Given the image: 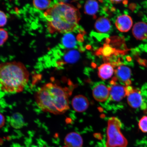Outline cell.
Wrapping results in <instances>:
<instances>
[{
  "instance_id": "1",
  "label": "cell",
  "mask_w": 147,
  "mask_h": 147,
  "mask_svg": "<svg viewBox=\"0 0 147 147\" xmlns=\"http://www.w3.org/2000/svg\"><path fill=\"white\" fill-rule=\"evenodd\" d=\"M44 15L47 20L48 30L51 34L73 32L79 28L80 14L78 9L63 1L49 7Z\"/></svg>"
},
{
  "instance_id": "2",
  "label": "cell",
  "mask_w": 147,
  "mask_h": 147,
  "mask_svg": "<svg viewBox=\"0 0 147 147\" xmlns=\"http://www.w3.org/2000/svg\"><path fill=\"white\" fill-rule=\"evenodd\" d=\"M71 93L67 87L49 83L38 90L35 98L37 104L42 111L60 115L69 109V97Z\"/></svg>"
},
{
  "instance_id": "3",
  "label": "cell",
  "mask_w": 147,
  "mask_h": 147,
  "mask_svg": "<svg viewBox=\"0 0 147 147\" xmlns=\"http://www.w3.org/2000/svg\"><path fill=\"white\" fill-rule=\"evenodd\" d=\"M29 74L23 64L12 61L0 64V89L5 92L20 93L28 83Z\"/></svg>"
},
{
  "instance_id": "4",
  "label": "cell",
  "mask_w": 147,
  "mask_h": 147,
  "mask_svg": "<svg viewBox=\"0 0 147 147\" xmlns=\"http://www.w3.org/2000/svg\"><path fill=\"white\" fill-rule=\"evenodd\" d=\"M122 122L117 117H110L108 119L106 147H127V140L121 131Z\"/></svg>"
},
{
  "instance_id": "5",
  "label": "cell",
  "mask_w": 147,
  "mask_h": 147,
  "mask_svg": "<svg viewBox=\"0 0 147 147\" xmlns=\"http://www.w3.org/2000/svg\"><path fill=\"white\" fill-rule=\"evenodd\" d=\"M126 90L129 105L134 109L142 107L143 99L140 91L131 85L126 86Z\"/></svg>"
},
{
  "instance_id": "6",
  "label": "cell",
  "mask_w": 147,
  "mask_h": 147,
  "mask_svg": "<svg viewBox=\"0 0 147 147\" xmlns=\"http://www.w3.org/2000/svg\"><path fill=\"white\" fill-rule=\"evenodd\" d=\"M117 80L113 78L110 82V100L113 102H118L126 96V86L117 83Z\"/></svg>"
},
{
  "instance_id": "7",
  "label": "cell",
  "mask_w": 147,
  "mask_h": 147,
  "mask_svg": "<svg viewBox=\"0 0 147 147\" xmlns=\"http://www.w3.org/2000/svg\"><path fill=\"white\" fill-rule=\"evenodd\" d=\"M73 32L65 33L61 40L62 46L64 49H76L79 48V44L83 40L82 33L77 35Z\"/></svg>"
},
{
  "instance_id": "8",
  "label": "cell",
  "mask_w": 147,
  "mask_h": 147,
  "mask_svg": "<svg viewBox=\"0 0 147 147\" xmlns=\"http://www.w3.org/2000/svg\"><path fill=\"white\" fill-rule=\"evenodd\" d=\"M115 78L117 80L123 83L126 86L131 85V71L129 67L123 64L119 65L115 69Z\"/></svg>"
},
{
  "instance_id": "9",
  "label": "cell",
  "mask_w": 147,
  "mask_h": 147,
  "mask_svg": "<svg viewBox=\"0 0 147 147\" xmlns=\"http://www.w3.org/2000/svg\"><path fill=\"white\" fill-rule=\"evenodd\" d=\"M92 94L95 100L100 102H105L109 97V87L104 84L100 83L94 86Z\"/></svg>"
},
{
  "instance_id": "10",
  "label": "cell",
  "mask_w": 147,
  "mask_h": 147,
  "mask_svg": "<svg viewBox=\"0 0 147 147\" xmlns=\"http://www.w3.org/2000/svg\"><path fill=\"white\" fill-rule=\"evenodd\" d=\"M115 24L117 29L120 32H126L131 28L133 25V21L130 16L123 14L117 18Z\"/></svg>"
},
{
  "instance_id": "11",
  "label": "cell",
  "mask_w": 147,
  "mask_h": 147,
  "mask_svg": "<svg viewBox=\"0 0 147 147\" xmlns=\"http://www.w3.org/2000/svg\"><path fill=\"white\" fill-rule=\"evenodd\" d=\"M64 143L65 147H82L83 140L80 134L72 132L66 135Z\"/></svg>"
},
{
  "instance_id": "12",
  "label": "cell",
  "mask_w": 147,
  "mask_h": 147,
  "mask_svg": "<svg viewBox=\"0 0 147 147\" xmlns=\"http://www.w3.org/2000/svg\"><path fill=\"white\" fill-rule=\"evenodd\" d=\"M72 107L75 111L82 113L87 110L89 105V102L87 97L82 95L75 96L71 102Z\"/></svg>"
},
{
  "instance_id": "13",
  "label": "cell",
  "mask_w": 147,
  "mask_h": 147,
  "mask_svg": "<svg viewBox=\"0 0 147 147\" xmlns=\"http://www.w3.org/2000/svg\"><path fill=\"white\" fill-rule=\"evenodd\" d=\"M132 33L134 37L138 40L146 39L147 38V24L142 22L136 23L133 27Z\"/></svg>"
},
{
  "instance_id": "14",
  "label": "cell",
  "mask_w": 147,
  "mask_h": 147,
  "mask_svg": "<svg viewBox=\"0 0 147 147\" xmlns=\"http://www.w3.org/2000/svg\"><path fill=\"white\" fill-rule=\"evenodd\" d=\"M114 66L110 63L102 64L98 67V76L103 80L111 78L115 72Z\"/></svg>"
},
{
  "instance_id": "15",
  "label": "cell",
  "mask_w": 147,
  "mask_h": 147,
  "mask_svg": "<svg viewBox=\"0 0 147 147\" xmlns=\"http://www.w3.org/2000/svg\"><path fill=\"white\" fill-rule=\"evenodd\" d=\"M95 28L99 33L102 34L108 33L111 30V24L108 18L102 16L96 20Z\"/></svg>"
},
{
  "instance_id": "16",
  "label": "cell",
  "mask_w": 147,
  "mask_h": 147,
  "mask_svg": "<svg viewBox=\"0 0 147 147\" xmlns=\"http://www.w3.org/2000/svg\"><path fill=\"white\" fill-rule=\"evenodd\" d=\"M80 57V51L76 49H70L66 51L63 55L61 64H73L76 63Z\"/></svg>"
},
{
  "instance_id": "17",
  "label": "cell",
  "mask_w": 147,
  "mask_h": 147,
  "mask_svg": "<svg viewBox=\"0 0 147 147\" xmlns=\"http://www.w3.org/2000/svg\"><path fill=\"white\" fill-rule=\"evenodd\" d=\"M117 51L116 49L107 42L104 44L103 47L98 49L96 54L102 56L105 59L108 60L111 59L115 55H117Z\"/></svg>"
},
{
  "instance_id": "18",
  "label": "cell",
  "mask_w": 147,
  "mask_h": 147,
  "mask_svg": "<svg viewBox=\"0 0 147 147\" xmlns=\"http://www.w3.org/2000/svg\"><path fill=\"white\" fill-rule=\"evenodd\" d=\"M10 124L13 128L16 129L22 128L25 124L23 115L18 113L13 114L11 117Z\"/></svg>"
},
{
  "instance_id": "19",
  "label": "cell",
  "mask_w": 147,
  "mask_h": 147,
  "mask_svg": "<svg viewBox=\"0 0 147 147\" xmlns=\"http://www.w3.org/2000/svg\"><path fill=\"white\" fill-rule=\"evenodd\" d=\"M84 9L85 13L95 16L98 11V3L95 1H87L84 5Z\"/></svg>"
},
{
  "instance_id": "20",
  "label": "cell",
  "mask_w": 147,
  "mask_h": 147,
  "mask_svg": "<svg viewBox=\"0 0 147 147\" xmlns=\"http://www.w3.org/2000/svg\"><path fill=\"white\" fill-rule=\"evenodd\" d=\"M51 1H34L33 4L36 9L39 10L48 9L51 4Z\"/></svg>"
},
{
  "instance_id": "21",
  "label": "cell",
  "mask_w": 147,
  "mask_h": 147,
  "mask_svg": "<svg viewBox=\"0 0 147 147\" xmlns=\"http://www.w3.org/2000/svg\"><path fill=\"white\" fill-rule=\"evenodd\" d=\"M138 125L141 131L143 133H147V116H144L140 119Z\"/></svg>"
},
{
  "instance_id": "22",
  "label": "cell",
  "mask_w": 147,
  "mask_h": 147,
  "mask_svg": "<svg viewBox=\"0 0 147 147\" xmlns=\"http://www.w3.org/2000/svg\"><path fill=\"white\" fill-rule=\"evenodd\" d=\"M8 32L4 29L0 28V46L4 45L8 39Z\"/></svg>"
},
{
  "instance_id": "23",
  "label": "cell",
  "mask_w": 147,
  "mask_h": 147,
  "mask_svg": "<svg viewBox=\"0 0 147 147\" xmlns=\"http://www.w3.org/2000/svg\"><path fill=\"white\" fill-rule=\"evenodd\" d=\"M7 22L6 14L3 11L0 10V27H4Z\"/></svg>"
},
{
  "instance_id": "24",
  "label": "cell",
  "mask_w": 147,
  "mask_h": 147,
  "mask_svg": "<svg viewBox=\"0 0 147 147\" xmlns=\"http://www.w3.org/2000/svg\"><path fill=\"white\" fill-rule=\"evenodd\" d=\"M5 123V117L2 114L0 113V128L4 125Z\"/></svg>"
},
{
  "instance_id": "25",
  "label": "cell",
  "mask_w": 147,
  "mask_h": 147,
  "mask_svg": "<svg viewBox=\"0 0 147 147\" xmlns=\"http://www.w3.org/2000/svg\"><path fill=\"white\" fill-rule=\"evenodd\" d=\"M110 3H114V4H117V3H120L123 1H110Z\"/></svg>"
},
{
  "instance_id": "26",
  "label": "cell",
  "mask_w": 147,
  "mask_h": 147,
  "mask_svg": "<svg viewBox=\"0 0 147 147\" xmlns=\"http://www.w3.org/2000/svg\"><path fill=\"white\" fill-rule=\"evenodd\" d=\"M32 147H37V146H33Z\"/></svg>"
}]
</instances>
